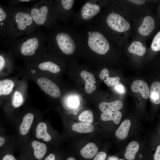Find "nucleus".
Segmentation results:
<instances>
[{
    "mask_svg": "<svg viewBox=\"0 0 160 160\" xmlns=\"http://www.w3.org/2000/svg\"><path fill=\"white\" fill-rule=\"evenodd\" d=\"M151 48L154 51L160 50V32H158L153 38L151 45Z\"/></svg>",
    "mask_w": 160,
    "mask_h": 160,
    "instance_id": "bb28decb",
    "label": "nucleus"
},
{
    "mask_svg": "<svg viewBox=\"0 0 160 160\" xmlns=\"http://www.w3.org/2000/svg\"><path fill=\"white\" fill-rule=\"evenodd\" d=\"M30 0H20V1H22V2H28Z\"/></svg>",
    "mask_w": 160,
    "mask_h": 160,
    "instance_id": "a19ab883",
    "label": "nucleus"
},
{
    "mask_svg": "<svg viewBox=\"0 0 160 160\" xmlns=\"http://www.w3.org/2000/svg\"><path fill=\"white\" fill-rule=\"evenodd\" d=\"M139 148V145L137 141H133L130 142L126 148L124 154L125 158L128 160H134Z\"/></svg>",
    "mask_w": 160,
    "mask_h": 160,
    "instance_id": "4be33fe9",
    "label": "nucleus"
},
{
    "mask_svg": "<svg viewBox=\"0 0 160 160\" xmlns=\"http://www.w3.org/2000/svg\"><path fill=\"white\" fill-rule=\"evenodd\" d=\"M80 75L85 82V90L86 92L89 94L92 93L96 88L95 84L96 82L94 76L92 73L85 70L81 72Z\"/></svg>",
    "mask_w": 160,
    "mask_h": 160,
    "instance_id": "1a4fd4ad",
    "label": "nucleus"
},
{
    "mask_svg": "<svg viewBox=\"0 0 160 160\" xmlns=\"http://www.w3.org/2000/svg\"><path fill=\"white\" fill-rule=\"evenodd\" d=\"M98 148L96 144L93 143H89L80 150V153L84 158L90 159L93 158L97 153Z\"/></svg>",
    "mask_w": 160,
    "mask_h": 160,
    "instance_id": "4468645a",
    "label": "nucleus"
},
{
    "mask_svg": "<svg viewBox=\"0 0 160 160\" xmlns=\"http://www.w3.org/2000/svg\"><path fill=\"white\" fill-rule=\"evenodd\" d=\"M7 17L6 12L0 7V23L3 22Z\"/></svg>",
    "mask_w": 160,
    "mask_h": 160,
    "instance_id": "473e14b6",
    "label": "nucleus"
},
{
    "mask_svg": "<svg viewBox=\"0 0 160 160\" xmlns=\"http://www.w3.org/2000/svg\"><path fill=\"white\" fill-rule=\"evenodd\" d=\"M2 160H17L12 155L8 154L4 155Z\"/></svg>",
    "mask_w": 160,
    "mask_h": 160,
    "instance_id": "c9c22d12",
    "label": "nucleus"
},
{
    "mask_svg": "<svg viewBox=\"0 0 160 160\" xmlns=\"http://www.w3.org/2000/svg\"><path fill=\"white\" fill-rule=\"evenodd\" d=\"M15 19L17 27L21 31L25 30L33 21L31 14L23 12H17L15 15Z\"/></svg>",
    "mask_w": 160,
    "mask_h": 160,
    "instance_id": "6e6552de",
    "label": "nucleus"
},
{
    "mask_svg": "<svg viewBox=\"0 0 160 160\" xmlns=\"http://www.w3.org/2000/svg\"><path fill=\"white\" fill-rule=\"evenodd\" d=\"M122 102L117 100L111 102H102L99 104V108L102 112L119 111L123 107Z\"/></svg>",
    "mask_w": 160,
    "mask_h": 160,
    "instance_id": "f8f14e48",
    "label": "nucleus"
},
{
    "mask_svg": "<svg viewBox=\"0 0 160 160\" xmlns=\"http://www.w3.org/2000/svg\"><path fill=\"white\" fill-rule=\"evenodd\" d=\"M56 47L67 55L73 54L79 47L75 37L69 31L63 30L57 33L55 37Z\"/></svg>",
    "mask_w": 160,
    "mask_h": 160,
    "instance_id": "f257e3e1",
    "label": "nucleus"
},
{
    "mask_svg": "<svg viewBox=\"0 0 160 160\" xmlns=\"http://www.w3.org/2000/svg\"><path fill=\"white\" fill-rule=\"evenodd\" d=\"M39 42L36 37L30 38L21 44L20 52L23 56L31 57L34 56L39 46Z\"/></svg>",
    "mask_w": 160,
    "mask_h": 160,
    "instance_id": "39448f33",
    "label": "nucleus"
},
{
    "mask_svg": "<svg viewBox=\"0 0 160 160\" xmlns=\"http://www.w3.org/2000/svg\"><path fill=\"white\" fill-rule=\"evenodd\" d=\"M109 72L106 68H104L100 72L99 74V77L102 80L108 77Z\"/></svg>",
    "mask_w": 160,
    "mask_h": 160,
    "instance_id": "7c9ffc66",
    "label": "nucleus"
},
{
    "mask_svg": "<svg viewBox=\"0 0 160 160\" xmlns=\"http://www.w3.org/2000/svg\"></svg>",
    "mask_w": 160,
    "mask_h": 160,
    "instance_id": "79ce46f5",
    "label": "nucleus"
},
{
    "mask_svg": "<svg viewBox=\"0 0 160 160\" xmlns=\"http://www.w3.org/2000/svg\"><path fill=\"white\" fill-rule=\"evenodd\" d=\"M67 160H76L75 158L73 157H70L68 158Z\"/></svg>",
    "mask_w": 160,
    "mask_h": 160,
    "instance_id": "ea45409f",
    "label": "nucleus"
},
{
    "mask_svg": "<svg viewBox=\"0 0 160 160\" xmlns=\"http://www.w3.org/2000/svg\"><path fill=\"white\" fill-rule=\"evenodd\" d=\"M44 160H55V155L53 153L50 154Z\"/></svg>",
    "mask_w": 160,
    "mask_h": 160,
    "instance_id": "4c0bfd02",
    "label": "nucleus"
},
{
    "mask_svg": "<svg viewBox=\"0 0 160 160\" xmlns=\"http://www.w3.org/2000/svg\"><path fill=\"white\" fill-rule=\"evenodd\" d=\"M5 141V139L3 137L0 136V148L4 145Z\"/></svg>",
    "mask_w": 160,
    "mask_h": 160,
    "instance_id": "58836bf2",
    "label": "nucleus"
},
{
    "mask_svg": "<svg viewBox=\"0 0 160 160\" xmlns=\"http://www.w3.org/2000/svg\"><path fill=\"white\" fill-rule=\"evenodd\" d=\"M100 10V8L98 5L87 2L80 11V17L83 20H89L99 13Z\"/></svg>",
    "mask_w": 160,
    "mask_h": 160,
    "instance_id": "0eeeda50",
    "label": "nucleus"
},
{
    "mask_svg": "<svg viewBox=\"0 0 160 160\" xmlns=\"http://www.w3.org/2000/svg\"><path fill=\"white\" fill-rule=\"evenodd\" d=\"M154 21L151 16L145 17L141 25L138 29L139 33L144 36H147L151 33L154 28Z\"/></svg>",
    "mask_w": 160,
    "mask_h": 160,
    "instance_id": "9b49d317",
    "label": "nucleus"
},
{
    "mask_svg": "<svg viewBox=\"0 0 160 160\" xmlns=\"http://www.w3.org/2000/svg\"><path fill=\"white\" fill-rule=\"evenodd\" d=\"M119 77H108L104 80V82L108 86L111 87L116 85L119 84L120 80Z\"/></svg>",
    "mask_w": 160,
    "mask_h": 160,
    "instance_id": "cd10ccee",
    "label": "nucleus"
},
{
    "mask_svg": "<svg viewBox=\"0 0 160 160\" xmlns=\"http://www.w3.org/2000/svg\"><path fill=\"white\" fill-rule=\"evenodd\" d=\"M149 97L151 102L156 104L160 103V83L154 82L151 84L149 93Z\"/></svg>",
    "mask_w": 160,
    "mask_h": 160,
    "instance_id": "412c9836",
    "label": "nucleus"
},
{
    "mask_svg": "<svg viewBox=\"0 0 160 160\" xmlns=\"http://www.w3.org/2000/svg\"><path fill=\"white\" fill-rule=\"evenodd\" d=\"M106 22L113 30L118 32H124L130 28L129 23L120 15L112 13L108 16Z\"/></svg>",
    "mask_w": 160,
    "mask_h": 160,
    "instance_id": "20e7f679",
    "label": "nucleus"
},
{
    "mask_svg": "<svg viewBox=\"0 0 160 160\" xmlns=\"http://www.w3.org/2000/svg\"><path fill=\"white\" fill-rule=\"evenodd\" d=\"M78 104L77 99L75 97H72L69 99L67 102V105L71 108H74L77 107Z\"/></svg>",
    "mask_w": 160,
    "mask_h": 160,
    "instance_id": "c85d7f7f",
    "label": "nucleus"
},
{
    "mask_svg": "<svg viewBox=\"0 0 160 160\" xmlns=\"http://www.w3.org/2000/svg\"><path fill=\"white\" fill-rule=\"evenodd\" d=\"M49 12L48 6L44 5L38 8H34L31 12L33 20L37 25H42L46 22Z\"/></svg>",
    "mask_w": 160,
    "mask_h": 160,
    "instance_id": "423d86ee",
    "label": "nucleus"
},
{
    "mask_svg": "<svg viewBox=\"0 0 160 160\" xmlns=\"http://www.w3.org/2000/svg\"><path fill=\"white\" fill-rule=\"evenodd\" d=\"M116 91L120 94H123L125 92V89L123 85L120 84L116 85L115 87Z\"/></svg>",
    "mask_w": 160,
    "mask_h": 160,
    "instance_id": "2f4dec72",
    "label": "nucleus"
},
{
    "mask_svg": "<svg viewBox=\"0 0 160 160\" xmlns=\"http://www.w3.org/2000/svg\"><path fill=\"white\" fill-rule=\"evenodd\" d=\"M34 117V115L31 113H28L24 115L19 127L20 132L21 135H24L28 132Z\"/></svg>",
    "mask_w": 160,
    "mask_h": 160,
    "instance_id": "ddd939ff",
    "label": "nucleus"
},
{
    "mask_svg": "<svg viewBox=\"0 0 160 160\" xmlns=\"http://www.w3.org/2000/svg\"><path fill=\"white\" fill-rule=\"evenodd\" d=\"M35 79L41 89L50 96L57 98L60 95L61 92L59 87L50 79L45 77H36Z\"/></svg>",
    "mask_w": 160,
    "mask_h": 160,
    "instance_id": "7ed1b4c3",
    "label": "nucleus"
},
{
    "mask_svg": "<svg viewBox=\"0 0 160 160\" xmlns=\"http://www.w3.org/2000/svg\"><path fill=\"white\" fill-rule=\"evenodd\" d=\"M154 160H160V145L157 147L154 155Z\"/></svg>",
    "mask_w": 160,
    "mask_h": 160,
    "instance_id": "72a5a7b5",
    "label": "nucleus"
},
{
    "mask_svg": "<svg viewBox=\"0 0 160 160\" xmlns=\"http://www.w3.org/2000/svg\"><path fill=\"white\" fill-rule=\"evenodd\" d=\"M15 86L14 82L10 79L0 80V96L8 95L13 91Z\"/></svg>",
    "mask_w": 160,
    "mask_h": 160,
    "instance_id": "5701e85b",
    "label": "nucleus"
},
{
    "mask_svg": "<svg viewBox=\"0 0 160 160\" xmlns=\"http://www.w3.org/2000/svg\"><path fill=\"white\" fill-rule=\"evenodd\" d=\"M31 145L34 150V155L39 160L42 159L47 151V146L44 143L35 140L33 141Z\"/></svg>",
    "mask_w": 160,
    "mask_h": 160,
    "instance_id": "dca6fc26",
    "label": "nucleus"
},
{
    "mask_svg": "<svg viewBox=\"0 0 160 160\" xmlns=\"http://www.w3.org/2000/svg\"><path fill=\"white\" fill-rule=\"evenodd\" d=\"M87 47L100 55L106 54L110 49L109 43L105 37L98 31H89L86 38Z\"/></svg>",
    "mask_w": 160,
    "mask_h": 160,
    "instance_id": "f03ea898",
    "label": "nucleus"
},
{
    "mask_svg": "<svg viewBox=\"0 0 160 160\" xmlns=\"http://www.w3.org/2000/svg\"><path fill=\"white\" fill-rule=\"evenodd\" d=\"M12 97V103L14 107L17 108L22 105L24 101V96L20 90H15L13 92Z\"/></svg>",
    "mask_w": 160,
    "mask_h": 160,
    "instance_id": "393cba45",
    "label": "nucleus"
},
{
    "mask_svg": "<svg viewBox=\"0 0 160 160\" xmlns=\"http://www.w3.org/2000/svg\"><path fill=\"white\" fill-rule=\"evenodd\" d=\"M122 116L121 112L119 111L102 112L100 115L101 120L104 121H112L116 124H119Z\"/></svg>",
    "mask_w": 160,
    "mask_h": 160,
    "instance_id": "f3484780",
    "label": "nucleus"
},
{
    "mask_svg": "<svg viewBox=\"0 0 160 160\" xmlns=\"http://www.w3.org/2000/svg\"><path fill=\"white\" fill-rule=\"evenodd\" d=\"M128 1L137 5L142 4L145 1V0H130Z\"/></svg>",
    "mask_w": 160,
    "mask_h": 160,
    "instance_id": "e433bc0d",
    "label": "nucleus"
},
{
    "mask_svg": "<svg viewBox=\"0 0 160 160\" xmlns=\"http://www.w3.org/2000/svg\"><path fill=\"white\" fill-rule=\"evenodd\" d=\"M78 119L81 122L91 124L93 122L94 120L93 113L90 110L83 111L79 116Z\"/></svg>",
    "mask_w": 160,
    "mask_h": 160,
    "instance_id": "a878e982",
    "label": "nucleus"
},
{
    "mask_svg": "<svg viewBox=\"0 0 160 160\" xmlns=\"http://www.w3.org/2000/svg\"><path fill=\"white\" fill-rule=\"evenodd\" d=\"M37 68L39 70L47 71L54 73H58L60 71V68L58 65L50 61L41 62L37 66Z\"/></svg>",
    "mask_w": 160,
    "mask_h": 160,
    "instance_id": "6ab92c4d",
    "label": "nucleus"
},
{
    "mask_svg": "<svg viewBox=\"0 0 160 160\" xmlns=\"http://www.w3.org/2000/svg\"><path fill=\"white\" fill-rule=\"evenodd\" d=\"M131 125L130 120L127 119L121 123L115 132L116 137L120 140H124L127 136Z\"/></svg>",
    "mask_w": 160,
    "mask_h": 160,
    "instance_id": "2eb2a0df",
    "label": "nucleus"
},
{
    "mask_svg": "<svg viewBox=\"0 0 160 160\" xmlns=\"http://www.w3.org/2000/svg\"><path fill=\"white\" fill-rule=\"evenodd\" d=\"M131 88L133 92L140 93L143 97L148 99L149 95V89L147 83L141 80L134 81L131 86Z\"/></svg>",
    "mask_w": 160,
    "mask_h": 160,
    "instance_id": "9d476101",
    "label": "nucleus"
},
{
    "mask_svg": "<svg viewBox=\"0 0 160 160\" xmlns=\"http://www.w3.org/2000/svg\"><path fill=\"white\" fill-rule=\"evenodd\" d=\"M107 156L106 153L103 151L97 153L93 160H105Z\"/></svg>",
    "mask_w": 160,
    "mask_h": 160,
    "instance_id": "c756f323",
    "label": "nucleus"
},
{
    "mask_svg": "<svg viewBox=\"0 0 160 160\" xmlns=\"http://www.w3.org/2000/svg\"><path fill=\"white\" fill-rule=\"evenodd\" d=\"M36 136L39 139H42L46 142L50 141L51 137L47 131V126L45 123L41 122L37 126L36 128Z\"/></svg>",
    "mask_w": 160,
    "mask_h": 160,
    "instance_id": "aec40b11",
    "label": "nucleus"
},
{
    "mask_svg": "<svg viewBox=\"0 0 160 160\" xmlns=\"http://www.w3.org/2000/svg\"><path fill=\"white\" fill-rule=\"evenodd\" d=\"M128 50L129 52L140 56L144 55L146 51L145 47L143 46V44L138 41L133 42L129 47Z\"/></svg>",
    "mask_w": 160,
    "mask_h": 160,
    "instance_id": "b1692460",
    "label": "nucleus"
},
{
    "mask_svg": "<svg viewBox=\"0 0 160 160\" xmlns=\"http://www.w3.org/2000/svg\"><path fill=\"white\" fill-rule=\"evenodd\" d=\"M5 64V60L3 56L0 55V71L4 68Z\"/></svg>",
    "mask_w": 160,
    "mask_h": 160,
    "instance_id": "f704fd0d",
    "label": "nucleus"
},
{
    "mask_svg": "<svg viewBox=\"0 0 160 160\" xmlns=\"http://www.w3.org/2000/svg\"><path fill=\"white\" fill-rule=\"evenodd\" d=\"M71 129L73 131L79 133H86L93 132L95 127L91 123L81 122L73 124L71 126Z\"/></svg>",
    "mask_w": 160,
    "mask_h": 160,
    "instance_id": "a211bd4d",
    "label": "nucleus"
}]
</instances>
